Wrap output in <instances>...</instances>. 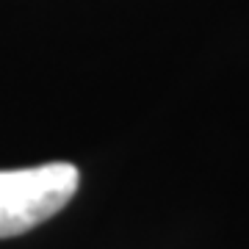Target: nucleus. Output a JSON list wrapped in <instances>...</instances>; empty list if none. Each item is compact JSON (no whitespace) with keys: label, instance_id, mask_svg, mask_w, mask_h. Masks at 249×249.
<instances>
[{"label":"nucleus","instance_id":"nucleus-1","mask_svg":"<svg viewBox=\"0 0 249 249\" xmlns=\"http://www.w3.org/2000/svg\"><path fill=\"white\" fill-rule=\"evenodd\" d=\"M78 183V166L64 160L0 172V238L22 235L53 219L75 196Z\"/></svg>","mask_w":249,"mask_h":249}]
</instances>
